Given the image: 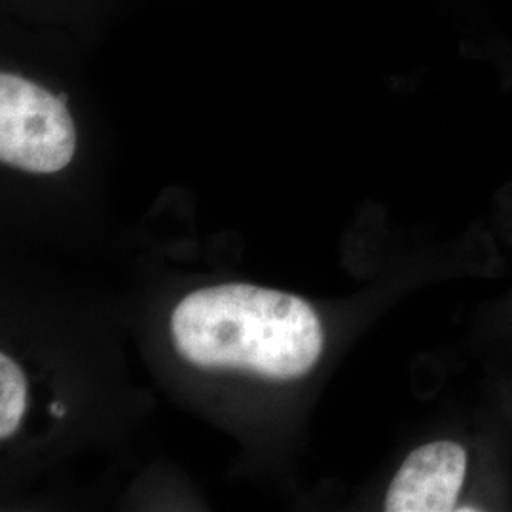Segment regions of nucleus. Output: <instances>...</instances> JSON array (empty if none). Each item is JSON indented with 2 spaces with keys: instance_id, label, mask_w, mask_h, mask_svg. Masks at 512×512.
Masks as SVG:
<instances>
[{
  "instance_id": "f257e3e1",
  "label": "nucleus",
  "mask_w": 512,
  "mask_h": 512,
  "mask_svg": "<svg viewBox=\"0 0 512 512\" xmlns=\"http://www.w3.org/2000/svg\"><path fill=\"white\" fill-rule=\"evenodd\" d=\"M171 334L192 365L249 370L272 380L308 374L325 344L306 300L241 283L184 296L171 315Z\"/></svg>"
},
{
  "instance_id": "f03ea898",
  "label": "nucleus",
  "mask_w": 512,
  "mask_h": 512,
  "mask_svg": "<svg viewBox=\"0 0 512 512\" xmlns=\"http://www.w3.org/2000/svg\"><path fill=\"white\" fill-rule=\"evenodd\" d=\"M76 129L67 103L18 74H0V160L29 173L71 164Z\"/></svg>"
},
{
  "instance_id": "7ed1b4c3",
  "label": "nucleus",
  "mask_w": 512,
  "mask_h": 512,
  "mask_svg": "<svg viewBox=\"0 0 512 512\" xmlns=\"http://www.w3.org/2000/svg\"><path fill=\"white\" fill-rule=\"evenodd\" d=\"M471 454L456 440H435L416 448L393 476L384 509L389 512L478 511L469 497Z\"/></svg>"
},
{
  "instance_id": "20e7f679",
  "label": "nucleus",
  "mask_w": 512,
  "mask_h": 512,
  "mask_svg": "<svg viewBox=\"0 0 512 512\" xmlns=\"http://www.w3.org/2000/svg\"><path fill=\"white\" fill-rule=\"evenodd\" d=\"M27 406L25 376L6 353L0 355V439L18 431Z\"/></svg>"
},
{
  "instance_id": "39448f33",
  "label": "nucleus",
  "mask_w": 512,
  "mask_h": 512,
  "mask_svg": "<svg viewBox=\"0 0 512 512\" xmlns=\"http://www.w3.org/2000/svg\"><path fill=\"white\" fill-rule=\"evenodd\" d=\"M50 410H52V414L57 416V418H63V416H65V408H63V404L61 403L52 404V406H50Z\"/></svg>"
}]
</instances>
